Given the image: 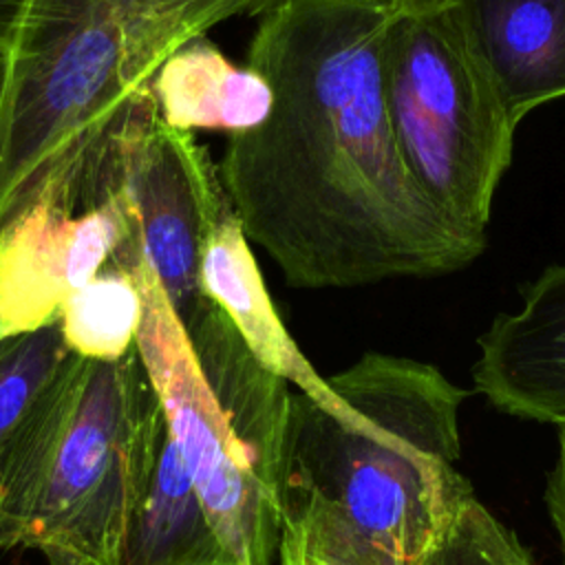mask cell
<instances>
[{
    "label": "cell",
    "mask_w": 565,
    "mask_h": 565,
    "mask_svg": "<svg viewBox=\"0 0 565 565\" xmlns=\"http://www.w3.org/2000/svg\"><path fill=\"white\" fill-rule=\"evenodd\" d=\"M280 512L278 565H399L316 497L285 501Z\"/></svg>",
    "instance_id": "cell-15"
},
{
    "label": "cell",
    "mask_w": 565,
    "mask_h": 565,
    "mask_svg": "<svg viewBox=\"0 0 565 565\" xmlns=\"http://www.w3.org/2000/svg\"><path fill=\"white\" fill-rule=\"evenodd\" d=\"M139 320V287L124 265L110 260L95 278L64 298L57 322L71 353L113 362L135 349Z\"/></svg>",
    "instance_id": "cell-14"
},
{
    "label": "cell",
    "mask_w": 565,
    "mask_h": 565,
    "mask_svg": "<svg viewBox=\"0 0 565 565\" xmlns=\"http://www.w3.org/2000/svg\"><path fill=\"white\" fill-rule=\"evenodd\" d=\"M201 291L232 320L252 353L274 373L327 408L340 404L327 380L300 353L285 329L234 207L212 225L201 256Z\"/></svg>",
    "instance_id": "cell-10"
},
{
    "label": "cell",
    "mask_w": 565,
    "mask_h": 565,
    "mask_svg": "<svg viewBox=\"0 0 565 565\" xmlns=\"http://www.w3.org/2000/svg\"><path fill=\"white\" fill-rule=\"evenodd\" d=\"M382 82L411 179L446 221L486 241L516 126L450 2L413 13L391 11Z\"/></svg>",
    "instance_id": "cell-5"
},
{
    "label": "cell",
    "mask_w": 565,
    "mask_h": 565,
    "mask_svg": "<svg viewBox=\"0 0 565 565\" xmlns=\"http://www.w3.org/2000/svg\"><path fill=\"white\" fill-rule=\"evenodd\" d=\"M340 404L289 395L280 505L316 497L399 565H415L472 499L457 470L466 391L439 369L364 353L327 380Z\"/></svg>",
    "instance_id": "cell-3"
},
{
    "label": "cell",
    "mask_w": 565,
    "mask_h": 565,
    "mask_svg": "<svg viewBox=\"0 0 565 565\" xmlns=\"http://www.w3.org/2000/svg\"><path fill=\"white\" fill-rule=\"evenodd\" d=\"M110 565H238L210 523L168 428Z\"/></svg>",
    "instance_id": "cell-13"
},
{
    "label": "cell",
    "mask_w": 565,
    "mask_h": 565,
    "mask_svg": "<svg viewBox=\"0 0 565 565\" xmlns=\"http://www.w3.org/2000/svg\"><path fill=\"white\" fill-rule=\"evenodd\" d=\"M2 86H4V55L0 51V93H2Z\"/></svg>",
    "instance_id": "cell-21"
},
{
    "label": "cell",
    "mask_w": 565,
    "mask_h": 565,
    "mask_svg": "<svg viewBox=\"0 0 565 565\" xmlns=\"http://www.w3.org/2000/svg\"><path fill=\"white\" fill-rule=\"evenodd\" d=\"M110 260L124 265L139 287L135 349L210 523L238 565H274L282 527L280 463L247 437L210 391L141 249L137 223Z\"/></svg>",
    "instance_id": "cell-6"
},
{
    "label": "cell",
    "mask_w": 565,
    "mask_h": 565,
    "mask_svg": "<svg viewBox=\"0 0 565 565\" xmlns=\"http://www.w3.org/2000/svg\"><path fill=\"white\" fill-rule=\"evenodd\" d=\"M285 0H24L0 93V230L42 190L97 205L117 143L157 113L152 79L185 42Z\"/></svg>",
    "instance_id": "cell-2"
},
{
    "label": "cell",
    "mask_w": 565,
    "mask_h": 565,
    "mask_svg": "<svg viewBox=\"0 0 565 565\" xmlns=\"http://www.w3.org/2000/svg\"><path fill=\"white\" fill-rule=\"evenodd\" d=\"M415 565H536L530 552L475 497Z\"/></svg>",
    "instance_id": "cell-17"
},
{
    "label": "cell",
    "mask_w": 565,
    "mask_h": 565,
    "mask_svg": "<svg viewBox=\"0 0 565 565\" xmlns=\"http://www.w3.org/2000/svg\"><path fill=\"white\" fill-rule=\"evenodd\" d=\"M388 15V0H285L258 15L245 64L269 84L271 108L230 135L218 177L289 287L439 276L486 249L399 157L382 82Z\"/></svg>",
    "instance_id": "cell-1"
},
{
    "label": "cell",
    "mask_w": 565,
    "mask_h": 565,
    "mask_svg": "<svg viewBox=\"0 0 565 565\" xmlns=\"http://www.w3.org/2000/svg\"><path fill=\"white\" fill-rule=\"evenodd\" d=\"M163 433L137 349L113 362L68 351L0 455V550L110 565Z\"/></svg>",
    "instance_id": "cell-4"
},
{
    "label": "cell",
    "mask_w": 565,
    "mask_h": 565,
    "mask_svg": "<svg viewBox=\"0 0 565 565\" xmlns=\"http://www.w3.org/2000/svg\"><path fill=\"white\" fill-rule=\"evenodd\" d=\"M519 126L565 97V0H448Z\"/></svg>",
    "instance_id": "cell-9"
},
{
    "label": "cell",
    "mask_w": 565,
    "mask_h": 565,
    "mask_svg": "<svg viewBox=\"0 0 565 565\" xmlns=\"http://www.w3.org/2000/svg\"><path fill=\"white\" fill-rule=\"evenodd\" d=\"M545 503L561 543V554L565 565V426L558 428V455L547 479Z\"/></svg>",
    "instance_id": "cell-18"
},
{
    "label": "cell",
    "mask_w": 565,
    "mask_h": 565,
    "mask_svg": "<svg viewBox=\"0 0 565 565\" xmlns=\"http://www.w3.org/2000/svg\"><path fill=\"white\" fill-rule=\"evenodd\" d=\"M73 205L42 190L0 230V327L7 338L60 320L64 298L82 287L73 258Z\"/></svg>",
    "instance_id": "cell-11"
},
{
    "label": "cell",
    "mask_w": 565,
    "mask_h": 565,
    "mask_svg": "<svg viewBox=\"0 0 565 565\" xmlns=\"http://www.w3.org/2000/svg\"><path fill=\"white\" fill-rule=\"evenodd\" d=\"M117 168L141 249L181 324H188L210 302L199 280L201 256L212 225L232 205L218 166L192 132L166 126L154 113L124 132Z\"/></svg>",
    "instance_id": "cell-7"
},
{
    "label": "cell",
    "mask_w": 565,
    "mask_h": 565,
    "mask_svg": "<svg viewBox=\"0 0 565 565\" xmlns=\"http://www.w3.org/2000/svg\"><path fill=\"white\" fill-rule=\"evenodd\" d=\"M152 99L159 119L174 130L236 135L267 119L271 88L247 64H232L199 35L161 64L152 79Z\"/></svg>",
    "instance_id": "cell-12"
},
{
    "label": "cell",
    "mask_w": 565,
    "mask_h": 565,
    "mask_svg": "<svg viewBox=\"0 0 565 565\" xmlns=\"http://www.w3.org/2000/svg\"><path fill=\"white\" fill-rule=\"evenodd\" d=\"M2 340H7V335H4V331H2V327H0V342H2Z\"/></svg>",
    "instance_id": "cell-22"
},
{
    "label": "cell",
    "mask_w": 565,
    "mask_h": 565,
    "mask_svg": "<svg viewBox=\"0 0 565 565\" xmlns=\"http://www.w3.org/2000/svg\"><path fill=\"white\" fill-rule=\"evenodd\" d=\"M448 0H388L391 11L395 13H413V11H426L435 9L439 4H446Z\"/></svg>",
    "instance_id": "cell-20"
},
{
    "label": "cell",
    "mask_w": 565,
    "mask_h": 565,
    "mask_svg": "<svg viewBox=\"0 0 565 565\" xmlns=\"http://www.w3.org/2000/svg\"><path fill=\"white\" fill-rule=\"evenodd\" d=\"M22 2L24 0H0V49L11 33V26L20 13Z\"/></svg>",
    "instance_id": "cell-19"
},
{
    "label": "cell",
    "mask_w": 565,
    "mask_h": 565,
    "mask_svg": "<svg viewBox=\"0 0 565 565\" xmlns=\"http://www.w3.org/2000/svg\"><path fill=\"white\" fill-rule=\"evenodd\" d=\"M66 355L60 322L0 342V455Z\"/></svg>",
    "instance_id": "cell-16"
},
{
    "label": "cell",
    "mask_w": 565,
    "mask_h": 565,
    "mask_svg": "<svg viewBox=\"0 0 565 565\" xmlns=\"http://www.w3.org/2000/svg\"><path fill=\"white\" fill-rule=\"evenodd\" d=\"M472 380L499 411L565 426V265L523 289L514 313H499L479 338Z\"/></svg>",
    "instance_id": "cell-8"
}]
</instances>
